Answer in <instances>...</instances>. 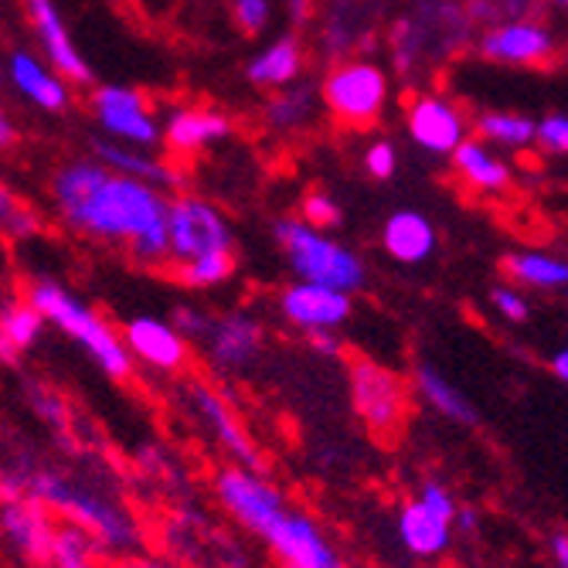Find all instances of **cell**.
Listing matches in <instances>:
<instances>
[{"label": "cell", "instance_id": "f35d334b", "mask_svg": "<svg viewBox=\"0 0 568 568\" xmlns=\"http://www.w3.org/2000/svg\"><path fill=\"white\" fill-rule=\"evenodd\" d=\"M171 324L178 327L181 337L197 341V337H204V331H209L212 317L204 314V310H194V306H178V310H174V317H171Z\"/></svg>", "mask_w": 568, "mask_h": 568}, {"label": "cell", "instance_id": "bcb514c9", "mask_svg": "<svg viewBox=\"0 0 568 568\" xmlns=\"http://www.w3.org/2000/svg\"><path fill=\"white\" fill-rule=\"evenodd\" d=\"M290 21L293 24H306V18H310V0H290Z\"/></svg>", "mask_w": 568, "mask_h": 568}, {"label": "cell", "instance_id": "8d00e7d4", "mask_svg": "<svg viewBox=\"0 0 568 568\" xmlns=\"http://www.w3.org/2000/svg\"><path fill=\"white\" fill-rule=\"evenodd\" d=\"M416 500H419V504H423L426 510H433V514H436V518L449 521V525H453V518H456V510H459L456 497H453V494H449V487H446V484H439V480H426V484L419 487Z\"/></svg>", "mask_w": 568, "mask_h": 568}, {"label": "cell", "instance_id": "7bdbcfd3", "mask_svg": "<svg viewBox=\"0 0 568 568\" xmlns=\"http://www.w3.org/2000/svg\"><path fill=\"white\" fill-rule=\"evenodd\" d=\"M113 568H181V565H174L171 558L136 555V558H126V561H120V565H113Z\"/></svg>", "mask_w": 568, "mask_h": 568}, {"label": "cell", "instance_id": "9a60e30c", "mask_svg": "<svg viewBox=\"0 0 568 568\" xmlns=\"http://www.w3.org/2000/svg\"><path fill=\"white\" fill-rule=\"evenodd\" d=\"M354 300L351 293L296 280L280 293V314L303 334L314 331H341L351 321Z\"/></svg>", "mask_w": 568, "mask_h": 568}, {"label": "cell", "instance_id": "7402d4cb", "mask_svg": "<svg viewBox=\"0 0 568 568\" xmlns=\"http://www.w3.org/2000/svg\"><path fill=\"white\" fill-rule=\"evenodd\" d=\"M92 153H95V161L102 168H110L116 174H126V178H136V181L153 184V187H161V191H168V187L178 184V171L168 168L158 158H150L143 146H130V143L102 136V140L92 143Z\"/></svg>", "mask_w": 568, "mask_h": 568}, {"label": "cell", "instance_id": "f1b7e54d", "mask_svg": "<svg viewBox=\"0 0 568 568\" xmlns=\"http://www.w3.org/2000/svg\"><path fill=\"white\" fill-rule=\"evenodd\" d=\"M44 331V317L28 300H8L0 303V337H4L18 354L34 347Z\"/></svg>", "mask_w": 568, "mask_h": 568}, {"label": "cell", "instance_id": "ab89813d", "mask_svg": "<svg viewBox=\"0 0 568 568\" xmlns=\"http://www.w3.org/2000/svg\"><path fill=\"white\" fill-rule=\"evenodd\" d=\"M31 398H34L38 416H41L48 426H55V429H62V426H65V402H62V395L48 392V388H34V392H31Z\"/></svg>", "mask_w": 568, "mask_h": 568}, {"label": "cell", "instance_id": "3957f363", "mask_svg": "<svg viewBox=\"0 0 568 568\" xmlns=\"http://www.w3.org/2000/svg\"><path fill=\"white\" fill-rule=\"evenodd\" d=\"M24 300L44 317V324L59 327L69 341H75L113 382H130L133 378L136 361L130 357L120 331L106 317H102L92 303L75 296L59 280H34L28 286Z\"/></svg>", "mask_w": 568, "mask_h": 568}, {"label": "cell", "instance_id": "ee69618b", "mask_svg": "<svg viewBox=\"0 0 568 568\" xmlns=\"http://www.w3.org/2000/svg\"><path fill=\"white\" fill-rule=\"evenodd\" d=\"M528 4H531V0H494V8H497L500 21H504V18H521V14L528 11Z\"/></svg>", "mask_w": 568, "mask_h": 568}, {"label": "cell", "instance_id": "f6af8a7d", "mask_svg": "<svg viewBox=\"0 0 568 568\" xmlns=\"http://www.w3.org/2000/svg\"><path fill=\"white\" fill-rule=\"evenodd\" d=\"M548 372H551L558 382H568V351H565V347L551 354V361H548Z\"/></svg>", "mask_w": 568, "mask_h": 568}, {"label": "cell", "instance_id": "5bb4252c", "mask_svg": "<svg viewBox=\"0 0 568 568\" xmlns=\"http://www.w3.org/2000/svg\"><path fill=\"white\" fill-rule=\"evenodd\" d=\"M21 4H24V14H28L34 34H38L44 62L55 69L69 85H89L92 69H89L85 55L79 51V44L72 41L55 0H21Z\"/></svg>", "mask_w": 568, "mask_h": 568}, {"label": "cell", "instance_id": "816d5d0a", "mask_svg": "<svg viewBox=\"0 0 568 568\" xmlns=\"http://www.w3.org/2000/svg\"><path fill=\"white\" fill-rule=\"evenodd\" d=\"M551 4H555V8H565V4H568V0H551Z\"/></svg>", "mask_w": 568, "mask_h": 568}, {"label": "cell", "instance_id": "ac0fdd59", "mask_svg": "<svg viewBox=\"0 0 568 568\" xmlns=\"http://www.w3.org/2000/svg\"><path fill=\"white\" fill-rule=\"evenodd\" d=\"M201 341H204V351H209V361L222 375H239L252 368V361L263 354L266 331L252 314H245V310H232L225 317H212Z\"/></svg>", "mask_w": 568, "mask_h": 568}, {"label": "cell", "instance_id": "4dcf8cb0", "mask_svg": "<svg viewBox=\"0 0 568 568\" xmlns=\"http://www.w3.org/2000/svg\"><path fill=\"white\" fill-rule=\"evenodd\" d=\"M178 283L187 290H215L235 276V252H215V255H201L194 263H184L171 270Z\"/></svg>", "mask_w": 568, "mask_h": 568}, {"label": "cell", "instance_id": "5b68a950", "mask_svg": "<svg viewBox=\"0 0 568 568\" xmlns=\"http://www.w3.org/2000/svg\"><path fill=\"white\" fill-rule=\"evenodd\" d=\"M347 392L357 423L378 443H395L408 423V382L378 365V361L357 357L347 368Z\"/></svg>", "mask_w": 568, "mask_h": 568}, {"label": "cell", "instance_id": "484cf974", "mask_svg": "<svg viewBox=\"0 0 568 568\" xmlns=\"http://www.w3.org/2000/svg\"><path fill=\"white\" fill-rule=\"evenodd\" d=\"M504 273L510 276L514 286L538 290V293H558L568 283V263L561 260V255L538 252V248L510 252L504 260Z\"/></svg>", "mask_w": 568, "mask_h": 568}, {"label": "cell", "instance_id": "52a82bcc", "mask_svg": "<svg viewBox=\"0 0 568 568\" xmlns=\"http://www.w3.org/2000/svg\"><path fill=\"white\" fill-rule=\"evenodd\" d=\"M212 490L229 518L255 538L290 507L286 494L263 470H245V467H235V463L215 474Z\"/></svg>", "mask_w": 568, "mask_h": 568}, {"label": "cell", "instance_id": "f907efd6", "mask_svg": "<svg viewBox=\"0 0 568 568\" xmlns=\"http://www.w3.org/2000/svg\"><path fill=\"white\" fill-rule=\"evenodd\" d=\"M75 568H106V565H102V558H92V561H82V565H75Z\"/></svg>", "mask_w": 568, "mask_h": 568}, {"label": "cell", "instance_id": "83f0119b", "mask_svg": "<svg viewBox=\"0 0 568 568\" xmlns=\"http://www.w3.org/2000/svg\"><path fill=\"white\" fill-rule=\"evenodd\" d=\"M477 136L490 146L525 150L535 143V120L525 113H510V110H490L477 116Z\"/></svg>", "mask_w": 568, "mask_h": 568}, {"label": "cell", "instance_id": "b9f144b4", "mask_svg": "<svg viewBox=\"0 0 568 568\" xmlns=\"http://www.w3.org/2000/svg\"><path fill=\"white\" fill-rule=\"evenodd\" d=\"M548 555H551L555 568H568V535L561 528L548 538Z\"/></svg>", "mask_w": 568, "mask_h": 568}, {"label": "cell", "instance_id": "60d3db41", "mask_svg": "<svg viewBox=\"0 0 568 568\" xmlns=\"http://www.w3.org/2000/svg\"><path fill=\"white\" fill-rule=\"evenodd\" d=\"M310 337V347H314L321 357H337L341 354V337L337 331H314V334H306Z\"/></svg>", "mask_w": 568, "mask_h": 568}, {"label": "cell", "instance_id": "1f68e13d", "mask_svg": "<svg viewBox=\"0 0 568 568\" xmlns=\"http://www.w3.org/2000/svg\"><path fill=\"white\" fill-rule=\"evenodd\" d=\"M0 232L11 239H28L38 232V215L24 209V201L14 197V191L0 181Z\"/></svg>", "mask_w": 568, "mask_h": 568}, {"label": "cell", "instance_id": "e0dca14e", "mask_svg": "<svg viewBox=\"0 0 568 568\" xmlns=\"http://www.w3.org/2000/svg\"><path fill=\"white\" fill-rule=\"evenodd\" d=\"M405 126H408V136L416 140V146H423L426 153H433V158H446V153H453L463 140L470 136V126H467L463 110L453 99L436 95V92L408 102Z\"/></svg>", "mask_w": 568, "mask_h": 568}, {"label": "cell", "instance_id": "ba28073f", "mask_svg": "<svg viewBox=\"0 0 568 568\" xmlns=\"http://www.w3.org/2000/svg\"><path fill=\"white\" fill-rule=\"evenodd\" d=\"M321 95L344 126H372L388 102V75L375 62H341L327 72Z\"/></svg>", "mask_w": 568, "mask_h": 568}, {"label": "cell", "instance_id": "44dd1931", "mask_svg": "<svg viewBox=\"0 0 568 568\" xmlns=\"http://www.w3.org/2000/svg\"><path fill=\"white\" fill-rule=\"evenodd\" d=\"M436 245H439L436 225L423 212L402 209L382 229V248L402 266H423L426 260H433Z\"/></svg>", "mask_w": 568, "mask_h": 568}, {"label": "cell", "instance_id": "836d02e7", "mask_svg": "<svg viewBox=\"0 0 568 568\" xmlns=\"http://www.w3.org/2000/svg\"><path fill=\"white\" fill-rule=\"evenodd\" d=\"M535 143L548 153V158H565L568 153V116L548 113L535 123Z\"/></svg>", "mask_w": 568, "mask_h": 568}, {"label": "cell", "instance_id": "f546056e", "mask_svg": "<svg viewBox=\"0 0 568 568\" xmlns=\"http://www.w3.org/2000/svg\"><path fill=\"white\" fill-rule=\"evenodd\" d=\"M314 113V92L306 85H283L266 102V123L273 130H296Z\"/></svg>", "mask_w": 568, "mask_h": 568}, {"label": "cell", "instance_id": "ffe728a7", "mask_svg": "<svg viewBox=\"0 0 568 568\" xmlns=\"http://www.w3.org/2000/svg\"><path fill=\"white\" fill-rule=\"evenodd\" d=\"M395 531H398L402 548H405L412 558H423V561L443 558V555L453 548V535H456V528H453L449 521L436 518V514L426 510L416 497L405 500V504L398 507Z\"/></svg>", "mask_w": 568, "mask_h": 568}, {"label": "cell", "instance_id": "4316f807", "mask_svg": "<svg viewBox=\"0 0 568 568\" xmlns=\"http://www.w3.org/2000/svg\"><path fill=\"white\" fill-rule=\"evenodd\" d=\"M412 385H416L419 398L436 412V416L456 423V426H474L477 423V408L474 402L463 395L439 368L433 365H419L416 375H412Z\"/></svg>", "mask_w": 568, "mask_h": 568}, {"label": "cell", "instance_id": "8fae6325", "mask_svg": "<svg viewBox=\"0 0 568 568\" xmlns=\"http://www.w3.org/2000/svg\"><path fill=\"white\" fill-rule=\"evenodd\" d=\"M92 116L110 140L130 143V146H158L161 143V123L153 116L150 102L140 89L130 85H99L92 92Z\"/></svg>", "mask_w": 568, "mask_h": 568}, {"label": "cell", "instance_id": "30bf717a", "mask_svg": "<svg viewBox=\"0 0 568 568\" xmlns=\"http://www.w3.org/2000/svg\"><path fill=\"white\" fill-rule=\"evenodd\" d=\"M480 55L514 69H548L558 59V38L548 24L531 18H504L480 34Z\"/></svg>", "mask_w": 568, "mask_h": 568}, {"label": "cell", "instance_id": "d590c367", "mask_svg": "<svg viewBox=\"0 0 568 568\" xmlns=\"http://www.w3.org/2000/svg\"><path fill=\"white\" fill-rule=\"evenodd\" d=\"M232 18L242 34H260L273 21V0H232Z\"/></svg>", "mask_w": 568, "mask_h": 568}, {"label": "cell", "instance_id": "c3c4849f", "mask_svg": "<svg viewBox=\"0 0 568 568\" xmlns=\"http://www.w3.org/2000/svg\"><path fill=\"white\" fill-rule=\"evenodd\" d=\"M14 361H18V351L0 337V365H14Z\"/></svg>", "mask_w": 568, "mask_h": 568}, {"label": "cell", "instance_id": "681fc988", "mask_svg": "<svg viewBox=\"0 0 568 568\" xmlns=\"http://www.w3.org/2000/svg\"><path fill=\"white\" fill-rule=\"evenodd\" d=\"M140 4H146V8H171L174 0H140Z\"/></svg>", "mask_w": 568, "mask_h": 568}, {"label": "cell", "instance_id": "2e32d148", "mask_svg": "<svg viewBox=\"0 0 568 568\" xmlns=\"http://www.w3.org/2000/svg\"><path fill=\"white\" fill-rule=\"evenodd\" d=\"M130 357L136 365H146L150 372L161 375H181L191 365V344L178 334L171 321L161 317H133L120 331Z\"/></svg>", "mask_w": 568, "mask_h": 568}, {"label": "cell", "instance_id": "277c9868", "mask_svg": "<svg viewBox=\"0 0 568 568\" xmlns=\"http://www.w3.org/2000/svg\"><path fill=\"white\" fill-rule=\"evenodd\" d=\"M273 239L280 245V252L286 255L290 270L296 273V280L306 283H321L341 293H357L368 283V266L365 260L347 248L344 242H337L334 235L306 225L303 219H280L273 225Z\"/></svg>", "mask_w": 568, "mask_h": 568}, {"label": "cell", "instance_id": "603a6c76", "mask_svg": "<svg viewBox=\"0 0 568 568\" xmlns=\"http://www.w3.org/2000/svg\"><path fill=\"white\" fill-rule=\"evenodd\" d=\"M449 158H453L456 174L484 194H504L510 187V164L484 140L467 136L449 153Z\"/></svg>", "mask_w": 568, "mask_h": 568}, {"label": "cell", "instance_id": "7dc6e473", "mask_svg": "<svg viewBox=\"0 0 568 568\" xmlns=\"http://www.w3.org/2000/svg\"><path fill=\"white\" fill-rule=\"evenodd\" d=\"M14 123H11V116L4 113V106H0V146H11L14 143Z\"/></svg>", "mask_w": 568, "mask_h": 568}, {"label": "cell", "instance_id": "e575fe53", "mask_svg": "<svg viewBox=\"0 0 568 568\" xmlns=\"http://www.w3.org/2000/svg\"><path fill=\"white\" fill-rule=\"evenodd\" d=\"M490 303L507 324H528L531 321V303L518 286H494Z\"/></svg>", "mask_w": 568, "mask_h": 568}, {"label": "cell", "instance_id": "f5cc1de1", "mask_svg": "<svg viewBox=\"0 0 568 568\" xmlns=\"http://www.w3.org/2000/svg\"><path fill=\"white\" fill-rule=\"evenodd\" d=\"M0 85H4V65H0Z\"/></svg>", "mask_w": 568, "mask_h": 568}, {"label": "cell", "instance_id": "7c38bea8", "mask_svg": "<svg viewBox=\"0 0 568 568\" xmlns=\"http://www.w3.org/2000/svg\"><path fill=\"white\" fill-rule=\"evenodd\" d=\"M187 402H191V412L197 416V423L212 433L219 449L235 463V467L263 470V453L255 449L252 436L245 433V426L239 423V416L232 412V405L225 402L222 392H215L209 382L191 378L187 382Z\"/></svg>", "mask_w": 568, "mask_h": 568}, {"label": "cell", "instance_id": "6da1fadb", "mask_svg": "<svg viewBox=\"0 0 568 568\" xmlns=\"http://www.w3.org/2000/svg\"><path fill=\"white\" fill-rule=\"evenodd\" d=\"M51 201L72 232L123 245L143 266L168 263V197L161 187L82 158L55 171Z\"/></svg>", "mask_w": 568, "mask_h": 568}, {"label": "cell", "instance_id": "9c48e42d", "mask_svg": "<svg viewBox=\"0 0 568 568\" xmlns=\"http://www.w3.org/2000/svg\"><path fill=\"white\" fill-rule=\"evenodd\" d=\"M283 568H347L327 531L293 504L260 535Z\"/></svg>", "mask_w": 568, "mask_h": 568}, {"label": "cell", "instance_id": "7a4b0ae2", "mask_svg": "<svg viewBox=\"0 0 568 568\" xmlns=\"http://www.w3.org/2000/svg\"><path fill=\"white\" fill-rule=\"evenodd\" d=\"M18 470H21V487L24 497L44 504L55 518L82 528L99 558H136L143 548V528L136 521V514L106 487H99L85 477H75L62 467H44V463L18 456Z\"/></svg>", "mask_w": 568, "mask_h": 568}, {"label": "cell", "instance_id": "d4e9b609", "mask_svg": "<svg viewBox=\"0 0 568 568\" xmlns=\"http://www.w3.org/2000/svg\"><path fill=\"white\" fill-rule=\"evenodd\" d=\"M229 133H232L229 116L215 110H178L161 136H168V146L174 153H197L209 150L212 143H222Z\"/></svg>", "mask_w": 568, "mask_h": 568}, {"label": "cell", "instance_id": "d6986e66", "mask_svg": "<svg viewBox=\"0 0 568 568\" xmlns=\"http://www.w3.org/2000/svg\"><path fill=\"white\" fill-rule=\"evenodd\" d=\"M8 79L41 113H65L72 106L69 82L41 55H31V51H14L8 62Z\"/></svg>", "mask_w": 568, "mask_h": 568}, {"label": "cell", "instance_id": "8992f818", "mask_svg": "<svg viewBox=\"0 0 568 568\" xmlns=\"http://www.w3.org/2000/svg\"><path fill=\"white\" fill-rule=\"evenodd\" d=\"M235 252V235L219 204L197 194H178L168 201V270L194 263L201 255Z\"/></svg>", "mask_w": 568, "mask_h": 568}, {"label": "cell", "instance_id": "cb8c5ba5", "mask_svg": "<svg viewBox=\"0 0 568 568\" xmlns=\"http://www.w3.org/2000/svg\"><path fill=\"white\" fill-rule=\"evenodd\" d=\"M303 65H306L303 44L293 34H283L245 65V79L260 89H283L303 75Z\"/></svg>", "mask_w": 568, "mask_h": 568}, {"label": "cell", "instance_id": "4fadbf2b", "mask_svg": "<svg viewBox=\"0 0 568 568\" xmlns=\"http://www.w3.org/2000/svg\"><path fill=\"white\" fill-rule=\"evenodd\" d=\"M55 528H59V518L38 500L31 497L0 500V541H4V548L28 568H48V551H51Z\"/></svg>", "mask_w": 568, "mask_h": 568}, {"label": "cell", "instance_id": "d6a6232c", "mask_svg": "<svg viewBox=\"0 0 568 568\" xmlns=\"http://www.w3.org/2000/svg\"><path fill=\"white\" fill-rule=\"evenodd\" d=\"M300 219H303L306 225H314V229L327 232V229L341 225V204H337L331 194H324V191H310V194L303 197V204H300Z\"/></svg>", "mask_w": 568, "mask_h": 568}, {"label": "cell", "instance_id": "74e56055", "mask_svg": "<svg viewBox=\"0 0 568 568\" xmlns=\"http://www.w3.org/2000/svg\"><path fill=\"white\" fill-rule=\"evenodd\" d=\"M398 168V150L392 140H375L368 150H365V171L375 178V181H388Z\"/></svg>", "mask_w": 568, "mask_h": 568}]
</instances>
